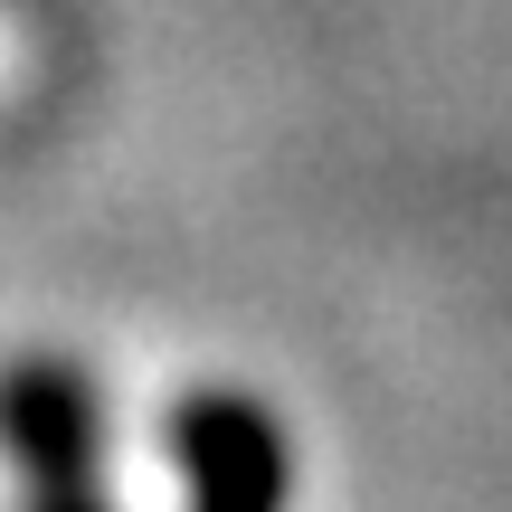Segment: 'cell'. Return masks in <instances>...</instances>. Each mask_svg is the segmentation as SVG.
I'll list each match as a JSON object with an SVG mask.
<instances>
[{
	"instance_id": "obj_1",
	"label": "cell",
	"mask_w": 512,
	"mask_h": 512,
	"mask_svg": "<svg viewBox=\"0 0 512 512\" xmlns=\"http://www.w3.org/2000/svg\"><path fill=\"white\" fill-rule=\"evenodd\" d=\"M171 465H181L190 512H285L294 494L285 427L238 389H200V399L171 408Z\"/></svg>"
},
{
	"instance_id": "obj_2",
	"label": "cell",
	"mask_w": 512,
	"mask_h": 512,
	"mask_svg": "<svg viewBox=\"0 0 512 512\" xmlns=\"http://www.w3.org/2000/svg\"><path fill=\"white\" fill-rule=\"evenodd\" d=\"M0 456L19 465L29 494H95V475H105V408H95L86 370L48 361V351L0 370Z\"/></svg>"
},
{
	"instance_id": "obj_3",
	"label": "cell",
	"mask_w": 512,
	"mask_h": 512,
	"mask_svg": "<svg viewBox=\"0 0 512 512\" xmlns=\"http://www.w3.org/2000/svg\"><path fill=\"white\" fill-rule=\"evenodd\" d=\"M29 512H105V503H95V494H38Z\"/></svg>"
}]
</instances>
